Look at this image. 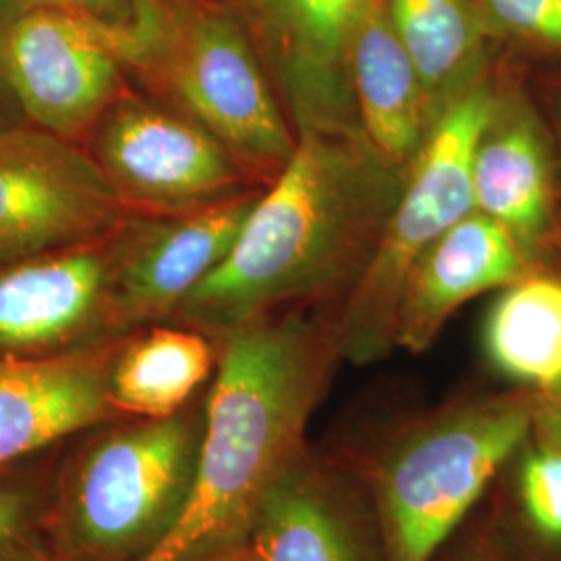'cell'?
<instances>
[{"instance_id": "obj_15", "label": "cell", "mask_w": 561, "mask_h": 561, "mask_svg": "<svg viewBox=\"0 0 561 561\" xmlns=\"http://www.w3.org/2000/svg\"><path fill=\"white\" fill-rule=\"evenodd\" d=\"M241 561H377L356 503L296 454L262 500Z\"/></svg>"}, {"instance_id": "obj_14", "label": "cell", "mask_w": 561, "mask_h": 561, "mask_svg": "<svg viewBox=\"0 0 561 561\" xmlns=\"http://www.w3.org/2000/svg\"><path fill=\"white\" fill-rule=\"evenodd\" d=\"M530 256L503 225L472 210L410 273L396 321V345L421 354L463 301L524 277Z\"/></svg>"}, {"instance_id": "obj_1", "label": "cell", "mask_w": 561, "mask_h": 561, "mask_svg": "<svg viewBox=\"0 0 561 561\" xmlns=\"http://www.w3.org/2000/svg\"><path fill=\"white\" fill-rule=\"evenodd\" d=\"M410 169L373 150L362 129H306L222 259L178 308L180 321L227 337L279 306L337 296L360 279Z\"/></svg>"}, {"instance_id": "obj_28", "label": "cell", "mask_w": 561, "mask_h": 561, "mask_svg": "<svg viewBox=\"0 0 561 561\" xmlns=\"http://www.w3.org/2000/svg\"><path fill=\"white\" fill-rule=\"evenodd\" d=\"M551 393H553V405L547 410V431H549V442L561 447V385Z\"/></svg>"}, {"instance_id": "obj_29", "label": "cell", "mask_w": 561, "mask_h": 561, "mask_svg": "<svg viewBox=\"0 0 561 561\" xmlns=\"http://www.w3.org/2000/svg\"><path fill=\"white\" fill-rule=\"evenodd\" d=\"M560 245H561V233H560Z\"/></svg>"}, {"instance_id": "obj_2", "label": "cell", "mask_w": 561, "mask_h": 561, "mask_svg": "<svg viewBox=\"0 0 561 561\" xmlns=\"http://www.w3.org/2000/svg\"><path fill=\"white\" fill-rule=\"evenodd\" d=\"M337 358V314H266L222 337L190 500L169 537L141 561L243 560L262 500L300 454Z\"/></svg>"}, {"instance_id": "obj_21", "label": "cell", "mask_w": 561, "mask_h": 561, "mask_svg": "<svg viewBox=\"0 0 561 561\" xmlns=\"http://www.w3.org/2000/svg\"><path fill=\"white\" fill-rule=\"evenodd\" d=\"M491 36L561 55V0H474Z\"/></svg>"}, {"instance_id": "obj_27", "label": "cell", "mask_w": 561, "mask_h": 561, "mask_svg": "<svg viewBox=\"0 0 561 561\" xmlns=\"http://www.w3.org/2000/svg\"><path fill=\"white\" fill-rule=\"evenodd\" d=\"M11 561H59L53 556H48L46 551H42L41 547L32 545L27 541V535L15 542L13 551H11Z\"/></svg>"}, {"instance_id": "obj_20", "label": "cell", "mask_w": 561, "mask_h": 561, "mask_svg": "<svg viewBox=\"0 0 561 561\" xmlns=\"http://www.w3.org/2000/svg\"><path fill=\"white\" fill-rule=\"evenodd\" d=\"M491 362L514 381L553 391L561 385V279L524 275L505 287L484 327Z\"/></svg>"}, {"instance_id": "obj_13", "label": "cell", "mask_w": 561, "mask_h": 561, "mask_svg": "<svg viewBox=\"0 0 561 561\" xmlns=\"http://www.w3.org/2000/svg\"><path fill=\"white\" fill-rule=\"evenodd\" d=\"M113 356L102 343L36 358L0 356V466L106 421L115 410Z\"/></svg>"}, {"instance_id": "obj_24", "label": "cell", "mask_w": 561, "mask_h": 561, "mask_svg": "<svg viewBox=\"0 0 561 561\" xmlns=\"http://www.w3.org/2000/svg\"><path fill=\"white\" fill-rule=\"evenodd\" d=\"M69 4L83 18L106 27L119 44L138 20L144 0H69Z\"/></svg>"}, {"instance_id": "obj_6", "label": "cell", "mask_w": 561, "mask_h": 561, "mask_svg": "<svg viewBox=\"0 0 561 561\" xmlns=\"http://www.w3.org/2000/svg\"><path fill=\"white\" fill-rule=\"evenodd\" d=\"M533 419L526 401H477L405 437L377 479L387 561L431 560L526 442Z\"/></svg>"}, {"instance_id": "obj_12", "label": "cell", "mask_w": 561, "mask_h": 561, "mask_svg": "<svg viewBox=\"0 0 561 561\" xmlns=\"http://www.w3.org/2000/svg\"><path fill=\"white\" fill-rule=\"evenodd\" d=\"M262 192L250 190L178 217L134 219L113 280L111 333L175 314L227 256Z\"/></svg>"}, {"instance_id": "obj_22", "label": "cell", "mask_w": 561, "mask_h": 561, "mask_svg": "<svg viewBox=\"0 0 561 561\" xmlns=\"http://www.w3.org/2000/svg\"><path fill=\"white\" fill-rule=\"evenodd\" d=\"M520 495L526 516L549 541L561 542V447L545 443L522 460Z\"/></svg>"}, {"instance_id": "obj_10", "label": "cell", "mask_w": 561, "mask_h": 561, "mask_svg": "<svg viewBox=\"0 0 561 561\" xmlns=\"http://www.w3.org/2000/svg\"><path fill=\"white\" fill-rule=\"evenodd\" d=\"M131 219L83 146L30 123L0 129V268Z\"/></svg>"}, {"instance_id": "obj_7", "label": "cell", "mask_w": 561, "mask_h": 561, "mask_svg": "<svg viewBox=\"0 0 561 561\" xmlns=\"http://www.w3.org/2000/svg\"><path fill=\"white\" fill-rule=\"evenodd\" d=\"M85 150L134 217H178L259 190L201 123L131 85Z\"/></svg>"}, {"instance_id": "obj_26", "label": "cell", "mask_w": 561, "mask_h": 561, "mask_svg": "<svg viewBox=\"0 0 561 561\" xmlns=\"http://www.w3.org/2000/svg\"><path fill=\"white\" fill-rule=\"evenodd\" d=\"M0 36H2V27H0ZM21 123H27V121L23 119L20 106H18L15 96H13L9 83L4 80L2 67H0V129L21 125Z\"/></svg>"}, {"instance_id": "obj_23", "label": "cell", "mask_w": 561, "mask_h": 561, "mask_svg": "<svg viewBox=\"0 0 561 561\" xmlns=\"http://www.w3.org/2000/svg\"><path fill=\"white\" fill-rule=\"evenodd\" d=\"M32 497L20 489L0 484V561H11L15 542L27 535Z\"/></svg>"}, {"instance_id": "obj_30", "label": "cell", "mask_w": 561, "mask_h": 561, "mask_svg": "<svg viewBox=\"0 0 561 561\" xmlns=\"http://www.w3.org/2000/svg\"><path fill=\"white\" fill-rule=\"evenodd\" d=\"M560 115H561V111H560Z\"/></svg>"}, {"instance_id": "obj_3", "label": "cell", "mask_w": 561, "mask_h": 561, "mask_svg": "<svg viewBox=\"0 0 561 561\" xmlns=\"http://www.w3.org/2000/svg\"><path fill=\"white\" fill-rule=\"evenodd\" d=\"M121 55L138 90L201 123L262 187L291 161L296 131L248 34L221 7L146 0Z\"/></svg>"}, {"instance_id": "obj_19", "label": "cell", "mask_w": 561, "mask_h": 561, "mask_svg": "<svg viewBox=\"0 0 561 561\" xmlns=\"http://www.w3.org/2000/svg\"><path fill=\"white\" fill-rule=\"evenodd\" d=\"M215 352L196 329L157 327L115 350L111 364V401L115 410L159 421L180 414L208 379Z\"/></svg>"}, {"instance_id": "obj_16", "label": "cell", "mask_w": 561, "mask_h": 561, "mask_svg": "<svg viewBox=\"0 0 561 561\" xmlns=\"http://www.w3.org/2000/svg\"><path fill=\"white\" fill-rule=\"evenodd\" d=\"M474 210L535 252L551 222V164L541 125L516 96L497 102L472 161Z\"/></svg>"}, {"instance_id": "obj_18", "label": "cell", "mask_w": 561, "mask_h": 561, "mask_svg": "<svg viewBox=\"0 0 561 561\" xmlns=\"http://www.w3.org/2000/svg\"><path fill=\"white\" fill-rule=\"evenodd\" d=\"M389 23L412 60L428 111L439 123L454 102L484 80L491 36L474 0H385Z\"/></svg>"}, {"instance_id": "obj_11", "label": "cell", "mask_w": 561, "mask_h": 561, "mask_svg": "<svg viewBox=\"0 0 561 561\" xmlns=\"http://www.w3.org/2000/svg\"><path fill=\"white\" fill-rule=\"evenodd\" d=\"M131 221L0 268V356H53L111 333V291Z\"/></svg>"}, {"instance_id": "obj_5", "label": "cell", "mask_w": 561, "mask_h": 561, "mask_svg": "<svg viewBox=\"0 0 561 561\" xmlns=\"http://www.w3.org/2000/svg\"><path fill=\"white\" fill-rule=\"evenodd\" d=\"M497 92L489 78L454 102L408 171L379 245L337 312L341 358L370 364L396 345L410 273L435 241L474 210L472 161Z\"/></svg>"}, {"instance_id": "obj_25", "label": "cell", "mask_w": 561, "mask_h": 561, "mask_svg": "<svg viewBox=\"0 0 561 561\" xmlns=\"http://www.w3.org/2000/svg\"><path fill=\"white\" fill-rule=\"evenodd\" d=\"M41 7H67L71 9L69 0H0V27L4 30L7 23L15 20L21 13L41 9Z\"/></svg>"}, {"instance_id": "obj_4", "label": "cell", "mask_w": 561, "mask_h": 561, "mask_svg": "<svg viewBox=\"0 0 561 561\" xmlns=\"http://www.w3.org/2000/svg\"><path fill=\"white\" fill-rule=\"evenodd\" d=\"M202 426L185 414L123 426L92 443L69 472L57 537L71 561H141L187 505Z\"/></svg>"}, {"instance_id": "obj_9", "label": "cell", "mask_w": 561, "mask_h": 561, "mask_svg": "<svg viewBox=\"0 0 561 561\" xmlns=\"http://www.w3.org/2000/svg\"><path fill=\"white\" fill-rule=\"evenodd\" d=\"M252 42L296 138L360 129L350 50L375 0H208Z\"/></svg>"}, {"instance_id": "obj_17", "label": "cell", "mask_w": 561, "mask_h": 561, "mask_svg": "<svg viewBox=\"0 0 561 561\" xmlns=\"http://www.w3.org/2000/svg\"><path fill=\"white\" fill-rule=\"evenodd\" d=\"M350 78L364 138L382 161L410 169L437 123L389 23L385 0L373 2L354 34Z\"/></svg>"}, {"instance_id": "obj_8", "label": "cell", "mask_w": 561, "mask_h": 561, "mask_svg": "<svg viewBox=\"0 0 561 561\" xmlns=\"http://www.w3.org/2000/svg\"><path fill=\"white\" fill-rule=\"evenodd\" d=\"M0 67L23 119L83 148L134 85L115 36L67 7H41L9 21Z\"/></svg>"}]
</instances>
